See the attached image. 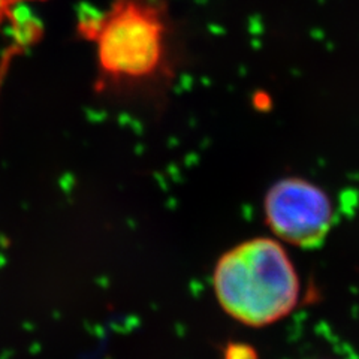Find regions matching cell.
<instances>
[{
  "label": "cell",
  "instance_id": "3957f363",
  "mask_svg": "<svg viewBox=\"0 0 359 359\" xmlns=\"http://www.w3.org/2000/svg\"><path fill=\"white\" fill-rule=\"evenodd\" d=\"M266 226L274 237L301 249H314L327 240L335 211L330 195L307 178L286 177L264 198Z\"/></svg>",
  "mask_w": 359,
  "mask_h": 359
},
{
  "label": "cell",
  "instance_id": "6da1fadb",
  "mask_svg": "<svg viewBox=\"0 0 359 359\" xmlns=\"http://www.w3.org/2000/svg\"><path fill=\"white\" fill-rule=\"evenodd\" d=\"M212 287L224 313L252 328L287 318L301 297L294 261L277 238L256 237L223 253L212 273Z\"/></svg>",
  "mask_w": 359,
  "mask_h": 359
},
{
  "label": "cell",
  "instance_id": "7a4b0ae2",
  "mask_svg": "<svg viewBox=\"0 0 359 359\" xmlns=\"http://www.w3.org/2000/svg\"><path fill=\"white\" fill-rule=\"evenodd\" d=\"M95 43L100 81L133 86L166 72L170 26L162 0H112L104 13L81 21Z\"/></svg>",
  "mask_w": 359,
  "mask_h": 359
},
{
  "label": "cell",
  "instance_id": "5b68a950",
  "mask_svg": "<svg viewBox=\"0 0 359 359\" xmlns=\"http://www.w3.org/2000/svg\"><path fill=\"white\" fill-rule=\"evenodd\" d=\"M15 0H0V25H2L4 20L9 15L11 11H13V5Z\"/></svg>",
  "mask_w": 359,
  "mask_h": 359
},
{
  "label": "cell",
  "instance_id": "277c9868",
  "mask_svg": "<svg viewBox=\"0 0 359 359\" xmlns=\"http://www.w3.org/2000/svg\"><path fill=\"white\" fill-rule=\"evenodd\" d=\"M223 359H257V355L252 346L235 343L224 349Z\"/></svg>",
  "mask_w": 359,
  "mask_h": 359
}]
</instances>
